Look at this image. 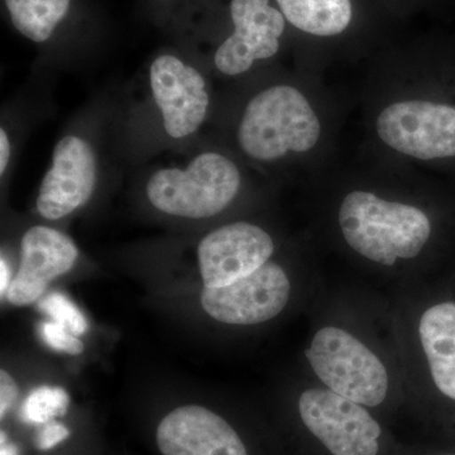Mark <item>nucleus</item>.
Here are the masks:
<instances>
[{
    "label": "nucleus",
    "instance_id": "1",
    "mask_svg": "<svg viewBox=\"0 0 455 455\" xmlns=\"http://www.w3.org/2000/svg\"><path fill=\"white\" fill-rule=\"evenodd\" d=\"M344 239L355 252L373 262L392 266L411 259L429 241L431 224L420 209L379 199L368 191H353L339 211Z\"/></svg>",
    "mask_w": 455,
    "mask_h": 455
},
{
    "label": "nucleus",
    "instance_id": "2",
    "mask_svg": "<svg viewBox=\"0 0 455 455\" xmlns=\"http://www.w3.org/2000/svg\"><path fill=\"white\" fill-rule=\"evenodd\" d=\"M320 131L319 118L300 90L276 85L259 92L245 107L238 142L245 155L269 163L290 152L310 151Z\"/></svg>",
    "mask_w": 455,
    "mask_h": 455
},
{
    "label": "nucleus",
    "instance_id": "3",
    "mask_svg": "<svg viewBox=\"0 0 455 455\" xmlns=\"http://www.w3.org/2000/svg\"><path fill=\"white\" fill-rule=\"evenodd\" d=\"M233 161L215 152L196 156L187 169L156 171L146 185L149 203L172 217L205 220L220 214L241 188Z\"/></svg>",
    "mask_w": 455,
    "mask_h": 455
},
{
    "label": "nucleus",
    "instance_id": "4",
    "mask_svg": "<svg viewBox=\"0 0 455 455\" xmlns=\"http://www.w3.org/2000/svg\"><path fill=\"white\" fill-rule=\"evenodd\" d=\"M329 390L363 406L381 405L387 396L388 373L379 358L343 329H320L305 352Z\"/></svg>",
    "mask_w": 455,
    "mask_h": 455
},
{
    "label": "nucleus",
    "instance_id": "5",
    "mask_svg": "<svg viewBox=\"0 0 455 455\" xmlns=\"http://www.w3.org/2000/svg\"><path fill=\"white\" fill-rule=\"evenodd\" d=\"M307 430L333 455H377L381 427L361 403L331 390L310 388L299 398Z\"/></svg>",
    "mask_w": 455,
    "mask_h": 455
},
{
    "label": "nucleus",
    "instance_id": "6",
    "mask_svg": "<svg viewBox=\"0 0 455 455\" xmlns=\"http://www.w3.org/2000/svg\"><path fill=\"white\" fill-rule=\"evenodd\" d=\"M379 139L400 154L429 161L455 157V107L427 100L398 101L379 114Z\"/></svg>",
    "mask_w": 455,
    "mask_h": 455
},
{
    "label": "nucleus",
    "instance_id": "7",
    "mask_svg": "<svg viewBox=\"0 0 455 455\" xmlns=\"http://www.w3.org/2000/svg\"><path fill=\"white\" fill-rule=\"evenodd\" d=\"M290 292L291 284L283 269L266 263L235 283L205 287L202 305L209 316L224 324H260L283 313Z\"/></svg>",
    "mask_w": 455,
    "mask_h": 455
},
{
    "label": "nucleus",
    "instance_id": "8",
    "mask_svg": "<svg viewBox=\"0 0 455 455\" xmlns=\"http://www.w3.org/2000/svg\"><path fill=\"white\" fill-rule=\"evenodd\" d=\"M274 250L271 235L254 224L236 221L212 230L197 247L204 286H224L252 274Z\"/></svg>",
    "mask_w": 455,
    "mask_h": 455
},
{
    "label": "nucleus",
    "instance_id": "9",
    "mask_svg": "<svg viewBox=\"0 0 455 455\" xmlns=\"http://www.w3.org/2000/svg\"><path fill=\"white\" fill-rule=\"evenodd\" d=\"M152 95L163 113L164 128L171 139L196 133L209 108L206 83L196 68L178 57L163 55L149 68Z\"/></svg>",
    "mask_w": 455,
    "mask_h": 455
},
{
    "label": "nucleus",
    "instance_id": "10",
    "mask_svg": "<svg viewBox=\"0 0 455 455\" xmlns=\"http://www.w3.org/2000/svg\"><path fill=\"white\" fill-rule=\"evenodd\" d=\"M97 185V158L85 140L66 136L55 147L52 166L37 196L41 217L59 220L89 202Z\"/></svg>",
    "mask_w": 455,
    "mask_h": 455
},
{
    "label": "nucleus",
    "instance_id": "11",
    "mask_svg": "<svg viewBox=\"0 0 455 455\" xmlns=\"http://www.w3.org/2000/svg\"><path fill=\"white\" fill-rule=\"evenodd\" d=\"M235 33L215 52L218 70L228 76L243 74L257 60L276 55L284 29V16L268 0H232Z\"/></svg>",
    "mask_w": 455,
    "mask_h": 455
},
{
    "label": "nucleus",
    "instance_id": "12",
    "mask_svg": "<svg viewBox=\"0 0 455 455\" xmlns=\"http://www.w3.org/2000/svg\"><path fill=\"white\" fill-rule=\"evenodd\" d=\"M20 253V269L5 293L8 301L16 307L38 300L51 281L70 271L79 257L70 236L44 226L27 230Z\"/></svg>",
    "mask_w": 455,
    "mask_h": 455
},
{
    "label": "nucleus",
    "instance_id": "13",
    "mask_svg": "<svg viewBox=\"0 0 455 455\" xmlns=\"http://www.w3.org/2000/svg\"><path fill=\"white\" fill-rule=\"evenodd\" d=\"M156 442L164 455H248L235 430L199 405L178 407L164 416Z\"/></svg>",
    "mask_w": 455,
    "mask_h": 455
},
{
    "label": "nucleus",
    "instance_id": "14",
    "mask_svg": "<svg viewBox=\"0 0 455 455\" xmlns=\"http://www.w3.org/2000/svg\"><path fill=\"white\" fill-rule=\"evenodd\" d=\"M419 333L434 383L455 401V302H440L425 311Z\"/></svg>",
    "mask_w": 455,
    "mask_h": 455
},
{
    "label": "nucleus",
    "instance_id": "15",
    "mask_svg": "<svg viewBox=\"0 0 455 455\" xmlns=\"http://www.w3.org/2000/svg\"><path fill=\"white\" fill-rule=\"evenodd\" d=\"M287 20L310 35H339L352 20L350 0H277Z\"/></svg>",
    "mask_w": 455,
    "mask_h": 455
},
{
    "label": "nucleus",
    "instance_id": "16",
    "mask_svg": "<svg viewBox=\"0 0 455 455\" xmlns=\"http://www.w3.org/2000/svg\"><path fill=\"white\" fill-rule=\"evenodd\" d=\"M12 23L33 42L49 40L70 8V0H5Z\"/></svg>",
    "mask_w": 455,
    "mask_h": 455
},
{
    "label": "nucleus",
    "instance_id": "17",
    "mask_svg": "<svg viewBox=\"0 0 455 455\" xmlns=\"http://www.w3.org/2000/svg\"><path fill=\"white\" fill-rule=\"evenodd\" d=\"M68 394L61 387H42L33 390L22 407L23 420L29 424H47L68 411Z\"/></svg>",
    "mask_w": 455,
    "mask_h": 455
},
{
    "label": "nucleus",
    "instance_id": "18",
    "mask_svg": "<svg viewBox=\"0 0 455 455\" xmlns=\"http://www.w3.org/2000/svg\"><path fill=\"white\" fill-rule=\"evenodd\" d=\"M38 307L42 313L52 317L53 322L64 325L75 335H83L88 331V322L82 311L62 293H51L42 299Z\"/></svg>",
    "mask_w": 455,
    "mask_h": 455
},
{
    "label": "nucleus",
    "instance_id": "19",
    "mask_svg": "<svg viewBox=\"0 0 455 455\" xmlns=\"http://www.w3.org/2000/svg\"><path fill=\"white\" fill-rule=\"evenodd\" d=\"M42 339L50 348L68 355H80L84 350L83 341L74 333H71L64 325L56 322L42 323L40 328Z\"/></svg>",
    "mask_w": 455,
    "mask_h": 455
},
{
    "label": "nucleus",
    "instance_id": "20",
    "mask_svg": "<svg viewBox=\"0 0 455 455\" xmlns=\"http://www.w3.org/2000/svg\"><path fill=\"white\" fill-rule=\"evenodd\" d=\"M68 435H70V431L64 424L50 421L42 427L37 440H36V445L40 451H50V449L55 448L57 444L68 439Z\"/></svg>",
    "mask_w": 455,
    "mask_h": 455
},
{
    "label": "nucleus",
    "instance_id": "21",
    "mask_svg": "<svg viewBox=\"0 0 455 455\" xmlns=\"http://www.w3.org/2000/svg\"><path fill=\"white\" fill-rule=\"evenodd\" d=\"M17 395L18 387L13 377L7 371L2 370L0 372V418L4 419L5 414L13 406Z\"/></svg>",
    "mask_w": 455,
    "mask_h": 455
},
{
    "label": "nucleus",
    "instance_id": "22",
    "mask_svg": "<svg viewBox=\"0 0 455 455\" xmlns=\"http://www.w3.org/2000/svg\"><path fill=\"white\" fill-rule=\"evenodd\" d=\"M9 160H11V142H9L7 132L0 131V173L4 175Z\"/></svg>",
    "mask_w": 455,
    "mask_h": 455
},
{
    "label": "nucleus",
    "instance_id": "23",
    "mask_svg": "<svg viewBox=\"0 0 455 455\" xmlns=\"http://www.w3.org/2000/svg\"><path fill=\"white\" fill-rule=\"evenodd\" d=\"M11 283V269H9L7 260L2 259V262H0V292L2 295L7 293Z\"/></svg>",
    "mask_w": 455,
    "mask_h": 455
},
{
    "label": "nucleus",
    "instance_id": "24",
    "mask_svg": "<svg viewBox=\"0 0 455 455\" xmlns=\"http://www.w3.org/2000/svg\"><path fill=\"white\" fill-rule=\"evenodd\" d=\"M16 445L8 442L7 435L2 431V447H0V455H17Z\"/></svg>",
    "mask_w": 455,
    "mask_h": 455
},
{
    "label": "nucleus",
    "instance_id": "25",
    "mask_svg": "<svg viewBox=\"0 0 455 455\" xmlns=\"http://www.w3.org/2000/svg\"><path fill=\"white\" fill-rule=\"evenodd\" d=\"M445 455H455V454H445Z\"/></svg>",
    "mask_w": 455,
    "mask_h": 455
}]
</instances>
